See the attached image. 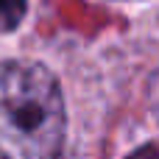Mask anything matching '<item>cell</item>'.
<instances>
[{
  "label": "cell",
  "instance_id": "1",
  "mask_svg": "<svg viewBox=\"0 0 159 159\" xmlns=\"http://www.w3.org/2000/svg\"><path fill=\"white\" fill-rule=\"evenodd\" d=\"M67 112L56 75L34 61L0 64V159L59 157Z\"/></svg>",
  "mask_w": 159,
  "mask_h": 159
},
{
  "label": "cell",
  "instance_id": "2",
  "mask_svg": "<svg viewBox=\"0 0 159 159\" xmlns=\"http://www.w3.org/2000/svg\"><path fill=\"white\" fill-rule=\"evenodd\" d=\"M25 0H0V34H11L25 20Z\"/></svg>",
  "mask_w": 159,
  "mask_h": 159
},
{
  "label": "cell",
  "instance_id": "3",
  "mask_svg": "<svg viewBox=\"0 0 159 159\" xmlns=\"http://www.w3.org/2000/svg\"><path fill=\"white\" fill-rule=\"evenodd\" d=\"M148 103H151V112H154V117L159 120V67L154 70V75H151V84H148Z\"/></svg>",
  "mask_w": 159,
  "mask_h": 159
}]
</instances>
